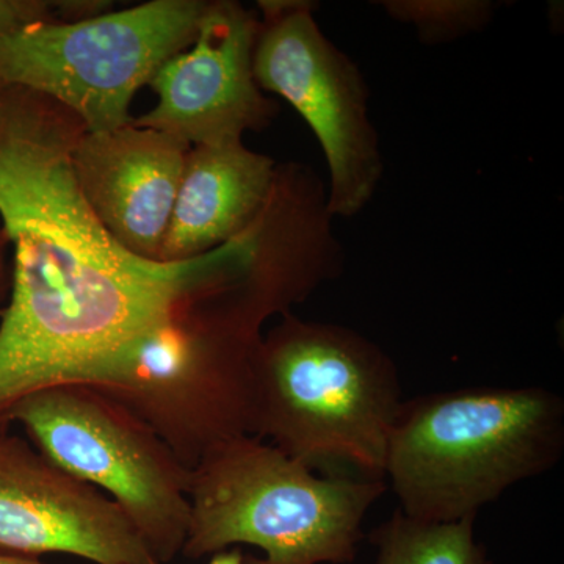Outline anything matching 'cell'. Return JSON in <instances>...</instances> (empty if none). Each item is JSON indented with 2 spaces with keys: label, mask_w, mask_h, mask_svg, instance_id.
I'll list each match as a JSON object with an SVG mask.
<instances>
[{
  "label": "cell",
  "mask_w": 564,
  "mask_h": 564,
  "mask_svg": "<svg viewBox=\"0 0 564 564\" xmlns=\"http://www.w3.org/2000/svg\"><path fill=\"white\" fill-rule=\"evenodd\" d=\"M85 131L62 104L0 82V218L14 248L0 315V432L25 395L90 383L182 307L239 278L254 252L250 229L191 261L126 250L74 174Z\"/></svg>",
  "instance_id": "cell-1"
},
{
  "label": "cell",
  "mask_w": 564,
  "mask_h": 564,
  "mask_svg": "<svg viewBox=\"0 0 564 564\" xmlns=\"http://www.w3.org/2000/svg\"><path fill=\"white\" fill-rule=\"evenodd\" d=\"M563 454L558 393L543 386H475L404 400L384 478L404 514L456 522L547 474Z\"/></svg>",
  "instance_id": "cell-2"
},
{
  "label": "cell",
  "mask_w": 564,
  "mask_h": 564,
  "mask_svg": "<svg viewBox=\"0 0 564 564\" xmlns=\"http://www.w3.org/2000/svg\"><path fill=\"white\" fill-rule=\"evenodd\" d=\"M404 402L391 356L361 333L292 313L262 334L252 373L251 436L310 467L347 464L384 478Z\"/></svg>",
  "instance_id": "cell-3"
},
{
  "label": "cell",
  "mask_w": 564,
  "mask_h": 564,
  "mask_svg": "<svg viewBox=\"0 0 564 564\" xmlns=\"http://www.w3.org/2000/svg\"><path fill=\"white\" fill-rule=\"evenodd\" d=\"M384 491L380 478L318 477L273 444L234 437L192 469L182 555L252 545L263 556H247V564H350L364 519Z\"/></svg>",
  "instance_id": "cell-4"
},
{
  "label": "cell",
  "mask_w": 564,
  "mask_h": 564,
  "mask_svg": "<svg viewBox=\"0 0 564 564\" xmlns=\"http://www.w3.org/2000/svg\"><path fill=\"white\" fill-rule=\"evenodd\" d=\"M262 326L234 281L182 307L88 386L132 411L192 470L212 448L251 434Z\"/></svg>",
  "instance_id": "cell-5"
},
{
  "label": "cell",
  "mask_w": 564,
  "mask_h": 564,
  "mask_svg": "<svg viewBox=\"0 0 564 564\" xmlns=\"http://www.w3.org/2000/svg\"><path fill=\"white\" fill-rule=\"evenodd\" d=\"M210 2L152 0L77 21L40 22L0 35V82L41 93L87 132L132 122L133 96L187 51Z\"/></svg>",
  "instance_id": "cell-6"
},
{
  "label": "cell",
  "mask_w": 564,
  "mask_h": 564,
  "mask_svg": "<svg viewBox=\"0 0 564 564\" xmlns=\"http://www.w3.org/2000/svg\"><path fill=\"white\" fill-rule=\"evenodd\" d=\"M7 421L70 477L109 494L155 563L182 554L192 470L132 411L93 386L62 383L25 395Z\"/></svg>",
  "instance_id": "cell-7"
},
{
  "label": "cell",
  "mask_w": 564,
  "mask_h": 564,
  "mask_svg": "<svg viewBox=\"0 0 564 564\" xmlns=\"http://www.w3.org/2000/svg\"><path fill=\"white\" fill-rule=\"evenodd\" d=\"M258 6L256 82L262 91L291 104L314 132L328 165L326 207L332 217H355L372 202L384 173L366 79L326 39L313 2L267 0Z\"/></svg>",
  "instance_id": "cell-8"
},
{
  "label": "cell",
  "mask_w": 564,
  "mask_h": 564,
  "mask_svg": "<svg viewBox=\"0 0 564 564\" xmlns=\"http://www.w3.org/2000/svg\"><path fill=\"white\" fill-rule=\"evenodd\" d=\"M259 18L237 2H210L198 35L150 82L159 102L135 128L170 133L191 147L242 141L276 115L252 69Z\"/></svg>",
  "instance_id": "cell-9"
},
{
  "label": "cell",
  "mask_w": 564,
  "mask_h": 564,
  "mask_svg": "<svg viewBox=\"0 0 564 564\" xmlns=\"http://www.w3.org/2000/svg\"><path fill=\"white\" fill-rule=\"evenodd\" d=\"M0 551L66 554L95 564L155 563L113 500L9 430L0 432Z\"/></svg>",
  "instance_id": "cell-10"
},
{
  "label": "cell",
  "mask_w": 564,
  "mask_h": 564,
  "mask_svg": "<svg viewBox=\"0 0 564 564\" xmlns=\"http://www.w3.org/2000/svg\"><path fill=\"white\" fill-rule=\"evenodd\" d=\"M191 144L131 124L82 133L73 166L82 195L126 250L161 262Z\"/></svg>",
  "instance_id": "cell-11"
},
{
  "label": "cell",
  "mask_w": 564,
  "mask_h": 564,
  "mask_svg": "<svg viewBox=\"0 0 564 564\" xmlns=\"http://www.w3.org/2000/svg\"><path fill=\"white\" fill-rule=\"evenodd\" d=\"M278 166L243 141L191 148L161 262L199 258L242 236L270 202Z\"/></svg>",
  "instance_id": "cell-12"
},
{
  "label": "cell",
  "mask_w": 564,
  "mask_h": 564,
  "mask_svg": "<svg viewBox=\"0 0 564 564\" xmlns=\"http://www.w3.org/2000/svg\"><path fill=\"white\" fill-rule=\"evenodd\" d=\"M375 564H494L475 538V519L425 522L402 510L373 530Z\"/></svg>",
  "instance_id": "cell-13"
},
{
  "label": "cell",
  "mask_w": 564,
  "mask_h": 564,
  "mask_svg": "<svg viewBox=\"0 0 564 564\" xmlns=\"http://www.w3.org/2000/svg\"><path fill=\"white\" fill-rule=\"evenodd\" d=\"M393 21L413 25L423 44H443L484 31L496 6L488 0H384Z\"/></svg>",
  "instance_id": "cell-14"
},
{
  "label": "cell",
  "mask_w": 564,
  "mask_h": 564,
  "mask_svg": "<svg viewBox=\"0 0 564 564\" xmlns=\"http://www.w3.org/2000/svg\"><path fill=\"white\" fill-rule=\"evenodd\" d=\"M90 3L0 0V35L40 22L77 21L87 17Z\"/></svg>",
  "instance_id": "cell-15"
},
{
  "label": "cell",
  "mask_w": 564,
  "mask_h": 564,
  "mask_svg": "<svg viewBox=\"0 0 564 564\" xmlns=\"http://www.w3.org/2000/svg\"><path fill=\"white\" fill-rule=\"evenodd\" d=\"M10 240L3 228H0V315H2L3 303L10 296L11 289V274L7 270V248H9Z\"/></svg>",
  "instance_id": "cell-16"
},
{
  "label": "cell",
  "mask_w": 564,
  "mask_h": 564,
  "mask_svg": "<svg viewBox=\"0 0 564 564\" xmlns=\"http://www.w3.org/2000/svg\"><path fill=\"white\" fill-rule=\"evenodd\" d=\"M247 555L243 554L242 549L234 547L228 551L218 552L212 555L209 562L206 564H247ZM159 564V563H151Z\"/></svg>",
  "instance_id": "cell-17"
},
{
  "label": "cell",
  "mask_w": 564,
  "mask_h": 564,
  "mask_svg": "<svg viewBox=\"0 0 564 564\" xmlns=\"http://www.w3.org/2000/svg\"><path fill=\"white\" fill-rule=\"evenodd\" d=\"M0 564H46L41 562L39 556L11 554L0 551Z\"/></svg>",
  "instance_id": "cell-18"
}]
</instances>
